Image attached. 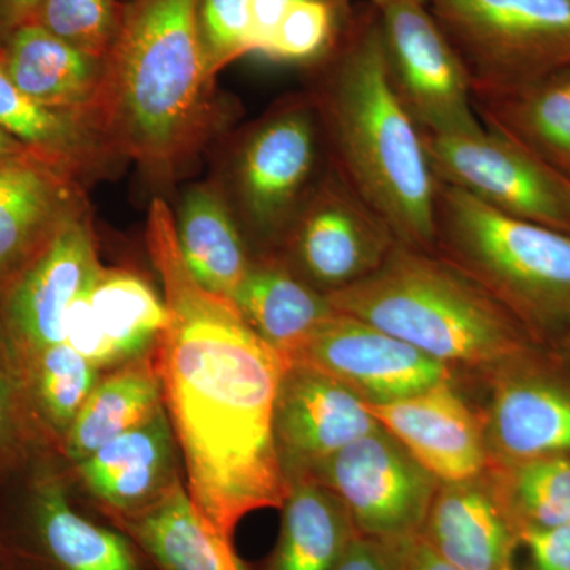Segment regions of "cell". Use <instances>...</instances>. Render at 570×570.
I'll use <instances>...</instances> for the list:
<instances>
[{"mask_svg":"<svg viewBox=\"0 0 570 570\" xmlns=\"http://www.w3.org/2000/svg\"><path fill=\"white\" fill-rule=\"evenodd\" d=\"M20 371L0 324V463L13 449L20 431Z\"/></svg>","mask_w":570,"mask_h":570,"instance_id":"obj_36","label":"cell"},{"mask_svg":"<svg viewBox=\"0 0 570 570\" xmlns=\"http://www.w3.org/2000/svg\"><path fill=\"white\" fill-rule=\"evenodd\" d=\"M379 428L366 401L336 379L302 363L285 370L276 397L275 441L288 489Z\"/></svg>","mask_w":570,"mask_h":570,"instance_id":"obj_15","label":"cell"},{"mask_svg":"<svg viewBox=\"0 0 570 570\" xmlns=\"http://www.w3.org/2000/svg\"><path fill=\"white\" fill-rule=\"evenodd\" d=\"M480 122L570 178V69L508 92L474 96Z\"/></svg>","mask_w":570,"mask_h":570,"instance_id":"obj_26","label":"cell"},{"mask_svg":"<svg viewBox=\"0 0 570 570\" xmlns=\"http://www.w3.org/2000/svg\"><path fill=\"white\" fill-rule=\"evenodd\" d=\"M561 347L564 348V354H568L569 363H570V335L566 336L564 340L561 341Z\"/></svg>","mask_w":570,"mask_h":570,"instance_id":"obj_43","label":"cell"},{"mask_svg":"<svg viewBox=\"0 0 570 570\" xmlns=\"http://www.w3.org/2000/svg\"><path fill=\"white\" fill-rule=\"evenodd\" d=\"M499 497L517 530L570 524V455L502 466Z\"/></svg>","mask_w":570,"mask_h":570,"instance_id":"obj_31","label":"cell"},{"mask_svg":"<svg viewBox=\"0 0 570 570\" xmlns=\"http://www.w3.org/2000/svg\"><path fill=\"white\" fill-rule=\"evenodd\" d=\"M389 543L395 550L400 570H460L445 561L420 532Z\"/></svg>","mask_w":570,"mask_h":570,"instance_id":"obj_39","label":"cell"},{"mask_svg":"<svg viewBox=\"0 0 570 570\" xmlns=\"http://www.w3.org/2000/svg\"><path fill=\"white\" fill-rule=\"evenodd\" d=\"M367 2H370L373 7H381L384 6V3L390 2V0H367Z\"/></svg>","mask_w":570,"mask_h":570,"instance_id":"obj_44","label":"cell"},{"mask_svg":"<svg viewBox=\"0 0 570 570\" xmlns=\"http://www.w3.org/2000/svg\"><path fill=\"white\" fill-rule=\"evenodd\" d=\"M474 480L439 487L420 534L456 569L508 570L519 530L497 485Z\"/></svg>","mask_w":570,"mask_h":570,"instance_id":"obj_20","label":"cell"},{"mask_svg":"<svg viewBox=\"0 0 570 570\" xmlns=\"http://www.w3.org/2000/svg\"><path fill=\"white\" fill-rule=\"evenodd\" d=\"M281 509L283 527L268 570H335L356 534L343 501L305 479L292 483Z\"/></svg>","mask_w":570,"mask_h":570,"instance_id":"obj_27","label":"cell"},{"mask_svg":"<svg viewBox=\"0 0 570 570\" xmlns=\"http://www.w3.org/2000/svg\"><path fill=\"white\" fill-rule=\"evenodd\" d=\"M195 9L197 0H127L97 105L112 151L160 183L194 159L219 119Z\"/></svg>","mask_w":570,"mask_h":570,"instance_id":"obj_3","label":"cell"},{"mask_svg":"<svg viewBox=\"0 0 570 570\" xmlns=\"http://www.w3.org/2000/svg\"><path fill=\"white\" fill-rule=\"evenodd\" d=\"M374 9L390 77L423 134L480 129L466 66L426 0H390Z\"/></svg>","mask_w":570,"mask_h":570,"instance_id":"obj_9","label":"cell"},{"mask_svg":"<svg viewBox=\"0 0 570 570\" xmlns=\"http://www.w3.org/2000/svg\"><path fill=\"white\" fill-rule=\"evenodd\" d=\"M26 532L28 549H0V561H28L33 570H145L132 540L80 515L51 474L33 485Z\"/></svg>","mask_w":570,"mask_h":570,"instance_id":"obj_18","label":"cell"},{"mask_svg":"<svg viewBox=\"0 0 570 570\" xmlns=\"http://www.w3.org/2000/svg\"><path fill=\"white\" fill-rule=\"evenodd\" d=\"M176 439L165 406L77 464L86 489L112 519L137 512L178 478Z\"/></svg>","mask_w":570,"mask_h":570,"instance_id":"obj_19","label":"cell"},{"mask_svg":"<svg viewBox=\"0 0 570 570\" xmlns=\"http://www.w3.org/2000/svg\"><path fill=\"white\" fill-rule=\"evenodd\" d=\"M281 245L291 250L299 277L322 294H332L371 275L396 239L330 167L299 206Z\"/></svg>","mask_w":570,"mask_h":570,"instance_id":"obj_11","label":"cell"},{"mask_svg":"<svg viewBox=\"0 0 570 570\" xmlns=\"http://www.w3.org/2000/svg\"><path fill=\"white\" fill-rule=\"evenodd\" d=\"M115 521L157 570H249L232 540L197 512L179 478L146 508Z\"/></svg>","mask_w":570,"mask_h":570,"instance_id":"obj_23","label":"cell"},{"mask_svg":"<svg viewBox=\"0 0 570 570\" xmlns=\"http://www.w3.org/2000/svg\"><path fill=\"white\" fill-rule=\"evenodd\" d=\"M539 354L497 367L485 439L501 466L570 455V370Z\"/></svg>","mask_w":570,"mask_h":570,"instance_id":"obj_14","label":"cell"},{"mask_svg":"<svg viewBox=\"0 0 570 570\" xmlns=\"http://www.w3.org/2000/svg\"><path fill=\"white\" fill-rule=\"evenodd\" d=\"M311 94L332 167L400 245L436 249L439 181L390 77L377 11L351 18Z\"/></svg>","mask_w":570,"mask_h":570,"instance_id":"obj_2","label":"cell"},{"mask_svg":"<svg viewBox=\"0 0 570 570\" xmlns=\"http://www.w3.org/2000/svg\"><path fill=\"white\" fill-rule=\"evenodd\" d=\"M472 82L512 91L570 69V0H426Z\"/></svg>","mask_w":570,"mask_h":570,"instance_id":"obj_6","label":"cell"},{"mask_svg":"<svg viewBox=\"0 0 570 570\" xmlns=\"http://www.w3.org/2000/svg\"><path fill=\"white\" fill-rule=\"evenodd\" d=\"M175 230L184 264L195 281L232 299L253 261L242 227L216 183L187 187L175 214Z\"/></svg>","mask_w":570,"mask_h":570,"instance_id":"obj_25","label":"cell"},{"mask_svg":"<svg viewBox=\"0 0 570 570\" xmlns=\"http://www.w3.org/2000/svg\"><path fill=\"white\" fill-rule=\"evenodd\" d=\"M92 287L94 284L82 291L67 311L66 343L89 360L94 366L102 370V367L119 365L122 360L119 358L111 341L105 335L102 325L94 311Z\"/></svg>","mask_w":570,"mask_h":570,"instance_id":"obj_35","label":"cell"},{"mask_svg":"<svg viewBox=\"0 0 570 570\" xmlns=\"http://www.w3.org/2000/svg\"><path fill=\"white\" fill-rule=\"evenodd\" d=\"M324 142L311 97L281 104L243 134L216 183L243 232L281 245L324 175L318 171Z\"/></svg>","mask_w":570,"mask_h":570,"instance_id":"obj_7","label":"cell"},{"mask_svg":"<svg viewBox=\"0 0 570 570\" xmlns=\"http://www.w3.org/2000/svg\"><path fill=\"white\" fill-rule=\"evenodd\" d=\"M291 363L322 371L366 403H390L449 382V366L411 344L335 313Z\"/></svg>","mask_w":570,"mask_h":570,"instance_id":"obj_13","label":"cell"},{"mask_svg":"<svg viewBox=\"0 0 570 570\" xmlns=\"http://www.w3.org/2000/svg\"><path fill=\"white\" fill-rule=\"evenodd\" d=\"M164 407L163 385L156 365L145 356L126 363L99 381L63 438V449L75 464L88 459Z\"/></svg>","mask_w":570,"mask_h":570,"instance_id":"obj_28","label":"cell"},{"mask_svg":"<svg viewBox=\"0 0 570 570\" xmlns=\"http://www.w3.org/2000/svg\"><path fill=\"white\" fill-rule=\"evenodd\" d=\"M33 157L39 159L28 146L22 145L13 135L7 132L3 127H0V167L22 163V160L33 159Z\"/></svg>","mask_w":570,"mask_h":570,"instance_id":"obj_42","label":"cell"},{"mask_svg":"<svg viewBox=\"0 0 570 570\" xmlns=\"http://www.w3.org/2000/svg\"><path fill=\"white\" fill-rule=\"evenodd\" d=\"M299 0H253L254 52L265 55L285 11Z\"/></svg>","mask_w":570,"mask_h":570,"instance_id":"obj_40","label":"cell"},{"mask_svg":"<svg viewBox=\"0 0 570 570\" xmlns=\"http://www.w3.org/2000/svg\"><path fill=\"white\" fill-rule=\"evenodd\" d=\"M307 480L343 501L358 534L382 542L419 534L439 489L438 479L382 426L340 450Z\"/></svg>","mask_w":570,"mask_h":570,"instance_id":"obj_10","label":"cell"},{"mask_svg":"<svg viewBox=\"0 0 570 570\" xmlns=\"http://www.w3.org/2000/svg\"><path fill=\"white\" fill-rule=\"evenodd\" d=\"M0 47L3 70L26 96L47 107L97 118L107 59L71 47L36 22L17 29Z\"/></svg>","mask_w":570,"mask_h":570,"instance_id":"obj_22","label":"cell"},{"mask_svg":"<svg viewBox=\"0 0 570 570\" xmlns=\"http://www.w3.org/2000/svg\"><path fill=\"white\" fill-rule=\"evenodd\" d=\"M436 253L482 284L539 344L570 335V234L439 181Z\"/></svg>","mask_w":570,"mask_h":570,"instance_id":"obj_5","label":"cell"},{"mask_svg":"<svg viewBox=\"0 0 570 570\" xmlns=\"http://www.w3.org/2000/svg\"><path fill=\"white\" fill-rule=\"evenodd\" d=\"M20 379L37 417L63 441L82 404L99 384V367L61 343L22 365Z\"/></svg>","mask_w":570,"mask_h":570,"instance_id":"obj_30","label":"cell"},{"mask_svg":"<svg viewBox=\"0 0 570 570\" xmlns=\"http://www.w3.org/2000/svg\"><path fill=\"white\" fill-rule=\"evenodd\" d=\"M124 9L121 0H40L32 22L78 50L107 59L121 31Z\"/></svg>","mask_w":570,"mask_h":570,"instance_id":"obj_33","label":"cell"},{"mask_svg":"<svg viewBox=\"0 0 570 570\" xmlns=\"http://www.w3.org/2000/svg\"><path fill=\"white\" fill-rule=\"evenodd\" d=\"M2 55V47H0ZM0 127L86 187L122 163L91 112L59 110L26 96L6 73L0 59Z\"/></svg>","mask_w":570,"mask_h":570,"instance_id":"obj_21","label":"cell"},{"mask_svg":"<svg viewBox=\"0 0 570 570\" xmlns=\"http://www.w3.org/2000/svg\"><path fill=\"white\" fill-rule=\"evenodd\" d=\"M91 302L122 363L156 348L170 321L167 305L148 281L126 269H100Z\"/></svg>","mask_w":570,"mask_h":570,"instance_id":"obj_29","label":"cell"},{"mask_svg":"<svg viewBox=\"0 0 570 570\" xmlns=\"http://www.w3.org/2000/svg\"><path fill=\"white\" fill-rule=\"evenodd\" d=\"M335 570H400V566L389 542L356 532Z\"/></svg>","mask_w":570,"mask_h":570,"instance_id":"obj_38","label":"cell"},{"mask_svg":"<svg viewBox=\"0 0 570 570\" xmlns=\"http://www.w3.org/2000/svg\"><path fill=\"white\" fill-rule=\"evenodd\" d=\"M195 24L213 78L228 63L254 52L253 0H197Z\"/></svg>","mask_w":570,"mask_h":570,"instance_id":"obj_34","label":"cell"},{"mask_svg":"<svg viewBox=\"0 0 570 570\" xmlns=\"http://www.w3.org/2000/svg\"><path fill=\"white\" fill-rule=\"evenodd\" d=\"M326 298L336 313L445 366L494 370L542 346L482 284L436 250L396 243L371 275Z\"/></svg>","mask_w":570,"mask_h":570,"instance_id":"obj_4","label":"cell"},{"mask_svg":"<svg viewBox=\"0 0 570 570\" xmlns=\"http://www.w3.org/2000/svg\"><path fill=\"white\" fill-rule=\"evenodd\" d=\"M86 209L85 186L55 165L33 157L0 167V292Z\"/></svg>","mask_w":570,"mask_h":570,"instance_id":"obj_17","label":"cell"},{"mask_svg":"<svg viewBox=\"0 0 570 570\" xmlns=\"http://www.w3.org/2000/svg\"><path fill=\"white\" fill-rule=\"evenodd\" d=\"M379 425L444 483L478 479L490 461L485 433L449 382L390 403H366Z\"/></svg>","mask_w":570,"mask_h":570,"instance_id":"obj_16","label":"cell"},{"mask_svg":"<svg viewBox=\"0 0 570 570\" xmlns=\"http://www.w3.org/2000/svg\"><path fill=\"white\" fill-rule=\"evenodd\" d=\"M508 570H513L512 566H510V568Z\"/></svg>","mask_w":570,"mask_h":570,"instance_id":"obj_45","label":"cell"},{"mask_svg":"<svg viewBox=\"0 0 570 570\" xmlns=\"http://www.w3.org/2000/svg\"><path fill=\"white\" fill-rule=\"evenodd\" d=\"M232 302L255 333L288 363L336 313L326 294L276 258L253 262Z\"/></svg>","mask_w":570,"mask_h":570,"instance_id":"obj_24","label":"cell"},{"mask_svg":"<svg viewBox=\"0 0 570 570\" xmlns=\"http://www.w3.org/2000/svg\"><path fill=\"white\" fill-rule=\"evenodd\" d=\"M347 0H299L285 11L265 56L275 61H324L346 32Z\"/></svg>","mask_w":570,"mask_h":570,"instance_id":"obj_32","label":"cell"},{"mask_svg":"<svg viewBox=\"0 0 570 570\" xmlns=\"http://www.w3.org/2000/svg\"><path fill=\"white\" fill-rule=\"evenodd\" d=\"M146 243L170 316L154 365L186 490L206 523L232 540L239 521L255 510L283 508L291 490L275 441L276 397L291 363L230 298L190 275L174 209L163 198L149 208Z\"/></svg>","mask_w":570,"mask_h":570,"instance_id":"obj_1","label":"cell"},{"mask_svg":"<svg viewBox=\"0 0 570 570\" xmlns=\"http://www.w3.org/2000/svg\"><path fill=\"white\" fill-rule=\"evenodd\" d=\"M102 268L86 209L0 292V324L18 371L47 348L66 343L67 311Z\"/></svg>","mask_w":570,"mask_h":570,"instance_id":"obj_12","label":"cell"},{"mask_svg":"<svg viewBox=\"0 0 570 570\" xmlns=\"http://www.w3.org/2000/svg\"><path fill=\"white\" fill-rule=\"evenodd\" d=\"M519 538L528 551V570H570V524L527 528Z\"/></svg>","mask_w":570,"mask_h":570,"instance_id":"obj_37","label":"cell"},{"mask_svg":"<svg viewBox=\"0 0 570 570\" xmlns=\"http://www.w3.org/2000/svg\"><path fill=\"white\" fill-rule=\"evenodd\" d=\"M423 137L438 181L499 213L570 234V178L534 154L485 126Z\"/></svg>","mask_w":570,"mask_h":570,"instance_id":"obj_8","label":"cell"},{"mask_svg":"<svg viewBox=\"0 0 570 570\" xmlns=\"http://www.w3.org/2000/svg\"><path fill=\"white\" fill-rule=\"evenodd\" d=\"M40 0H0V45L22 26L31 24Z\"/></svg>","mask_w":570,"mask_h":570,"instance_id":"obj_41","label":"cell"}]
</instances>
